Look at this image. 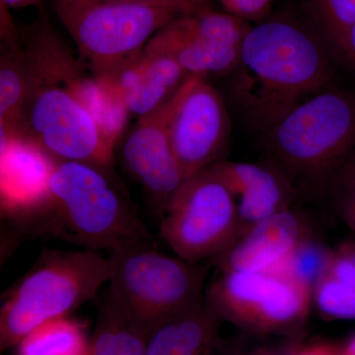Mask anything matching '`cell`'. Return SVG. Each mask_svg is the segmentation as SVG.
Segmentation results:
<instances>
[{
	"label": "cell",
	"mask_w": 355,
	"mask_h": 355,
	"mask_svg": "<svg viewBox=\"0 0 355 355\" xmlns=\"http://www.w3.org/2000/svg\"><path fill=\"white\" fill-rule=\"evenodd\" d=\"M24 49L30 88L18 135L55 160L109 170L114 148L74 94L70 73L76 60L46 13L32 26Z\"/></svg>",
	"instance_id": "7a4b0ae2"
},
{
	"label": "cell",
	"mask_w": 355,
	"mask_h": 355,
	"mask_svg": "<svg viewBox=\"0 0 355 355\" xmlns=\"http://www.w3.org/2000/svg\"><path fill=\"white\" fill-rule=\"evenodd\" d=\"M261 135L268 162L296 191L327 193L355 160V97L324 88Z\"/></svg>",
	"instance_id": "277c9868"
},
{
	"label": "cell",
	"mask_w": 355,
	"mask_h": 355,
	"mask_svg": "<svg viewBox=\"0 0 355 355\" xmlns=\"http://www.w3.org/2000/svg\"><path fill=\"white\" fill-rule=\"evenodd\" d=\"M338 250L345 254V256L349 257L355 266V240L354 241L345 243V244L338 248Z\"/></svg>",
	"instance_id": "4dcf8cb0"
},
{
	"label": "cell",
	"mask_w": 355,
	"mask_h": 355,
	"mask_svg": "<svg viewBox=\"0 0 355 355\" xmlns=\"http://www.w3.org/2000/svg\"><path fill=\"white\" fill-rule=\"evenodd\" d=\"M160 237L191 263L214 259L239 234L235 198L207 169L184 181L166 207Z\"/></svg>",
	"instance_id": "9c48e42d"
},
{
	"label": "cell",
	"mask_w": 355,
	"mask_h": 355,
	"mask_svg": "<svg viewBox=\"0 0 355 355\" xmlns=\"http://www.w3.org/2000/svg\"><path fill=\"white\" fill-rule=\"evenodd\" d=\"M189 29L212 43L242 48L251 26L247 21L228 12L210 8L195 15L181 16Z\"/></svg>",
	"instance_id": "7402d4cb"
},
{
	"label": "cell",
	"mask_w": 355,
	"mask_h": 355,
	"mask_svg": "<svg viewBox=\"0 0 355 355\" xmlns=\"http://www.w3.org/2000/svg\"><path fill=\"white\" fill-rule=\"evenodd\" d=\"M300 3L304 19L333 58L342 60L347 35L355 22V0H300Z\"/></svg>",
	"instance_id": "44dd1931"
},
{
	"label": "cell",
	"mask_w": 355,
	"mask_h": 355,
	"mask_svg": "<svg viewBox=\"0 0 355 355\" xmlns=\"http://www.w3.org/2000/svg\"><path fill=\"white\" fill-rule=\"evenodd\" d=\"M340 355H355V334L340 347Z\"/></svg>",
	"instance_id": "1f68e13d"
},
{
	"label": "cell",
	"mask_w": 355,
	"mask_h": 355,
	"mask_svg": "<svg viewBox=\"0 0 355 355\" xmlns=\"http://www.w3.org/2000/svg\"><path fill=\"white\" fill-rule=\"evenodd\" d=\"M0 60V128L18 135L30 88V69L24 46L18 39L10 16L1 18Z\"/></svg>",
	"instance_id": "e0dca14e"
},
{
	"label": "cell",
	"mask_w": 355,
	"mask_h": 355,
	"mask_svg": "<svg viewBox=\"0 0 355 355\" xmlns=\"http://www.w3.org/2000/svg\"><path fill=\"white\" fill-rule=\"evenodd\" d=\"M205 169L218 178L235 198L239 220L238 237L266 217L291 209L297 195L288 178L270 162L259 164L219 160Z\"/></svg>",
	"instance_id": "4fadbf2b"
},
{
	"label": "cell",
	"mask_w": 355,
	"mask_h": 355,
	"mask_svg": "<svg viewBox=\"0 0 355 355\" xmlns=\"http://www.w3.org/2000/svg\"><path fill=\"white\" fill-rule=\"evenodd\" d=\"M57 162L21 135L1 132L2 216L15 220L37 207Z\"/></svg>",
	"instance_id": "5bb4252c"
},
{
	"label": "cell",
	"mask_w": 355,
	"mask_h": 355,
	"mask_svg": "<svg viewBox=\"0 0 355 355\" xmlns=\"http://www.w3.org/2000/svg\"><path fill=\"white\" fill-rule=\"evenodd\" d=\"M343 189L340 214L347 227L355 233V165L343 175L336 188Z\"/></svg>",
	"instance_id": "4316f807"
},
{
	"label": "cell",
	"mask_w": 355,
	"mask_h": 355,
	"mask_svg": "<svg viewBox=\"0 0 355 355\" xmlns=\"http://www.w3.org/2000/svg\"><path fill=\"white\" fill-rule=\"evenodd\" d=\"M205 297L217 316L247 333L300 340L312 286L284 266L268 272H221Z\"/></svg>",
	"instance_id": "52a82bcc"
},
{
	"label": "cell",
	"mask_w": 355,
	"mask_h": 355,
	"mask_svg": "<svg viewBox=\"0 0 355 355\" xmlns=\"http://www.w3.org/2000/svg\"><path fill=\"white\" fill-rule=\"evenodd\" d=\"M275 0H227L223 4L228 13L245 21L261 20L272 8Z\"/></svg>",
	"instance_id": "484cf974"
},
{
	"label": "cell",
	"mask_w": 355,
	"mask_h": 355,
	"mask_svg": "<svg viewBox=\"0 0 355 355\" xmlns=\"http://www.w3.org/2000/svg\"><path fill=\"white\" fill-rule=\"evenodd\" d=\"M144 51L169 55L189 76L207 78L232 73L241 55V48L200 38L187 27L181 16L159 30L149 40Z\"/></svg>",
	"instance_id": "9a60e30c"
},
{
	"label": "cell",
	"mask_w": 355,
	"mask_h": 355,
	"mask_svg": "<svg viewBox=\"0 0 355 355\" xmlns=\"http://www.w3.org/2000/svg\"><path fill=\"white\" fill-rule=\"evenodd\" d=\"M331 51L303 18L277 16L251 27L233 74L245 121L263 135L311 96L328 87Z\"/></svg>",
	"instance_id": "6da1fadb"
},
{
	"label": "cell",
	"mask_w": 355,
	"mask_h": 355,
	"mask_svg": "<svg viewBox=\"0 0 355 355\" xmlns=\"http://www.w3.org/2000/svg\"><path fill=\"white\" fill-rule=\"evenodd\" d=\"M173 96L159 108L139 116L121 147L128 171L154 198L162 214L187 180L173 153L168 130Z\"/></svg>",
	"instance_id": "8fae6325"
},
{
	"label": "cell",
	"mask_w": 355,
	"mask_h": 355,
	"mask_svg": "<svg viewBox=\"0 0 355 355\" xmlns=\"http://www.w3.org/2000/svg\"><path fill=\"white\" fill-rule=\"evenodd\" d=\"M108 258V291L147 334L205 298L209 266L160 253L151 242L114 250Z\"/></svg>",
	"instance_id": "8992f818"
},
{
	"label": "cell",
	"mask_w": 355,
	"mask_h": 355,
	"mask_svg": "<svg viewBox=\"0 0 355 355\" xmlns=\"http://www.w3.org/2000/svg\"><path fill=\"white\" fill-rule=\"evenodd\" d=\"M144 53L148 58V64L144 79L123 100L130 114L137 116L150 113L164 104L189 76L169 55Z\"/></svg>",
	"instance_id": "d6986e66"
},
{
	"label": "cell",
	"mask_w": 355,
	"mask_h": 355,
	"mask_svg": "<svg viewBox=\"0 0 355 355\" xmlns=\"http://www.w3.org/2000/svg\"><path fill=\"white\" fill-rule=\"evenodd\" d=\"M53 1H60V0H53Z\"/></svg>",
	"instance_id": "d6a6232c"
},
{
	"label": "cell",
	"mask_w": 355,
	"mask_h": 355,
	"mask_svg": "<svg viewBox=\"0 0 355 355\" xmlns=\"http://www.w3.org/2000/svg\"><path fill=\"white\" fill-rule=\"evenodd\" d=\"M342 60L355 69V22L347 35Z\"/></svg>",
	"instance_id": "f1b7e54d"
},
{
	"label": "cell",
	"mask_w": 355,
	"mask_h": 355,
	"mask_svg": "<svg viewBox=\"0 0 355 355\" xmlns=\"http://www.w3.org/2000/svg\"><path fill=\"white\" fill-rule=\"evenodd\" d=\"M221 321L205 297L154 327L147 335L146 355H216Z\"/></svg>",
	"instance_id": "2e32d148"
},
{
	"label": "cell",
	"mask_w": 355,
	"mask_h": 355,
	"mask_svg": "<svg viewBox=\"0 0 355 355\" xmlns=\"http://www.w3.org/2000/svg\"><path fill=\"white\" fill-rule=\"evenodd\" d=\"M53 10L97 77L139 57L149 40L178 17L128 0H60Z\"/></svg>",
	"instance_id": "ba28073f"
},
{
	"label": "cell",
	"mask_w": 355,
	"mask_h": 355,
	"mask_svg": "<svg viewBox=\"0 0 355 355\" xmlns=\"http://www.w3.org/2000/svg\"><path fill=\"white\" fill-rule=\"evenodd\" d=\"M312 301L329 319L355 320V284L324 272L312 287Z\"/></svg>",
	"instance_id": "603a6c76"
},
{
	"label": "cell",
	"mask_w": 355,
	"mask_h": 355,
	"mask_svg": "<svg viewBox=\"0 0 355 355\" xmlns=\"http://www.w3.org/2000/svg\"><path fill=\"white\" fill-rule=\"evenodd\" d=\"M90 340L84 324L69 316L46 322L17 345V355H89Z\"/></svg>",
	"instance_id": "ffe728a7"
},
{
	"label": "cell",
	"mask_w": 355,
	"mask_h": 355,
	"mask_svg": "<svg viewBox=\"0 0 355 355\" xmlns=\"http://www.w3.org/2000/svg\"><path fill=\"white\" fill-rule=\"evenodd\" d=\"M128 1L163 9L175 14L178 17L195 15L211 8L210 0H128Z\"/></svg>",
	"instance_id": "d4e9b609"
},
{
	"label": "cell",
	"mask_w": 355,
	"mask_h": 355,
	"mask_svg": "<svg viewBox=\"0 0 355 355\" xmlns=\"http://www.w3.org/2000/svg\"><path fill=\"white\" fill-rule=\"evenodd\" d=\"M40 0H1V3L8 8H23L30 6H36Z\"/></svg>",
	"instance_id": "f546056e"
},
{
	"label": "cell",
	"mask_w": 355,
	"mask_h": 355,
	"mask_svg": "<svg viewBox=\"0 0 355 355\" xmlns=\"http://www.w3.org/2000/svg\"><path fill=\"white\" fill-rule=\"evenodd\" d=\"M308 239L304 217L291 207L254 224L211 261L220 272H268L284 266Z\"/></svg>",
	"instance_id": "7c38bea8"
},
{
	"label": "cell",
	"mask_w": 355,
	"mask_h": 355,
	"mask_svg": "<svg viewBox=\"0 0 355 355\" xmlns=\"http://www.w3.org/2000/svg\"><path fill=\"white\" fill-rule=\"evenodd\" d=\"M147 335L108 291L100 307L89 355H146Z\"/></svg>",
	"instance_id": "ac0fdd59"
},
{
	"label": "cell",
	"mask_w": 355,
	"mask_h": 355,
	"mask_svg": "<svg viewBox=\"0 0 355 355\" xmlns=\"http://www.w3.org/2000/svg\"><path fill=\"white\" fill-rule=\"evenodd\" d=\"M107 171L58 161L43 200L13 223L25 234L58 238L93 251L153 241Z\"/></svg>",
	"instance_id": "3957f363"
},
{
	"label": "cell",
	"mask_w": 355,
	"mask_h": 355,
	"mask_svg": "<svg viewBox=\"0 0 355 355\" xmlns=\"http://www.w3.org/2000/svg\"><path fill=\"white\" fill-rule=\"evenodd\" d=\"M254 338H234L218 343L216 355H291L296 343L300 340L254 335Z\"/></svg>",
	"instance_id": "cb8c5ba5"
},
{
	"label": "cell",
	"mask_w": 355,
	"mask_h": 355,
	"mask_svg": "<svg viewBox=\"0 0 355 355\" xmlns=\"http://www.w3.org/2000/svg\"><path fill=\"white\" fill-rule=\"evenodd\" d=\"M291 355H340V347L328 342H298Z\"/></svg>",
	"instance_id": "83f0119b"
},
{
	"label": "cell",
	"mask_w": 355,
	"mask_h": 355,
	"mask_svg": "<svg viewBox=\"0 0 355 355\" xmlns=\"http://www.w3.org/2000/svg\"><path fill=\"white\" fill-rule=\"evenodd\" d=\"M111 261L99 251H44L13 286L0 310V349L16 347L46 322L67 317L110 282Z\"/></svg>",
	"instance_id": "5b68a950"
},
{
	"label": "cell",
	"mask_w": 355,
	"mask_h": 355,
	"mask_svg": "<svg viewBox=\"0 0 355 355\" xmlns=\"http://www.w3.org/2000/svg\"><path fill=\"white\" fill-rule=\"evenodd\" d=\"M168 130L186 179L220 160L230 135V120L221 95L207 77L189 76L178 89Z\"/></svg>",
	"instance_id": "30bf717a"
}]
</instances>
